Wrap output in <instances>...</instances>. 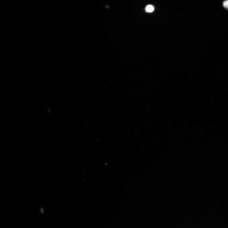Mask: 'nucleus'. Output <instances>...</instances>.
Listing matches in <instances>:
<instances>
[{"label":"nucleus","instance_id":"f03ea898","mask_svg":"<svg viewBox=\"0 0 228 228\" xmlns=\"http://www.w3.org/2000/svg\"><path fill=\"white\" fill-rule=\"evenodd\" d=\"M223 5L224 7L228 10V0L224 1L223 3Z\"/></svg>","mask_w":228,"mask_h":228},{"label":"nucleus","instance_id":"7ed1b4c3","mask_svg":"<svg viewBox=\"0 0 228 228\" xmlns=\"http://www.w3.org/2000/svg\"><path fill=\"white\" fill-rule=\"evenodd\" d=\"M41 210H42V212L43 213V209H42V208L41 209Z\"/></svg>","mask_w":228,"mask_h":228},{"label":"nucleus","instance_id":"f257e3e1","mask_svg":"<svg viewBox=\"0 0 228 228\" xmlns=\"http://www.w3.org/2000/svg\"><path fill=\"white\" fill-rule=\"evenodd\" d=\"M146 10L147 12L151 13L154 11V8L151 5H148L146 8Z\"/></svg>","mask_w":228,"mask_h":228}]
</instances>
